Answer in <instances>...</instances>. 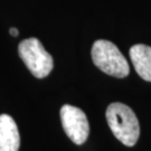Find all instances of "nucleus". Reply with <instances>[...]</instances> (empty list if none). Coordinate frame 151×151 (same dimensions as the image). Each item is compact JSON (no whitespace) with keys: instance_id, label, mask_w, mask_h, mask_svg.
I'll return each instance as SVG.
<instances>
[{"instance_id":"39448f33","label":"nucleus","mask_w":151,"mask_h":151,"mask_svg":"<svg viewBox=\"0 0 151 151\" xmlns=\"http://www.w3.org/2000/svg\"><path fill=\"white\" fill-rule=\"evenodd\" d=\"M20 135L15 120L8 114L0 115V151H19Z\"/></svg>"},{"instance_id":"0eeeda50","label":"nucleus","mask_w":151,"mask_h":151,"mask_svg":"<svg viewBox=\"0 0 151 151\" xmlns=\"http://www.w3.org/2000/svg\"><path fill=\"white\" fill-rule=\"evenodd\" d=\"M9 32H10L11 36H14V37H16V36H18V29L17 28H10L9 29Z\"/></svg>"},{"instance_id":"423d86ee","label":"nucleus","mask_w":151,"mask_h":151,"mask_svg":"<svg viewBox=\"0 0 151 151\" xmlns=\"http://www.w3.org/2000/svg\"><path fill=\"white\" fill-rule=\"evenodd\" d=\"M130 58L141 78L151 82V47L142 44L132 46L130 48Z\"/></svg>"},{"instance_id":"f03ea898","label":"nucleus","mask_w":151,"mask_h":151,"mask_svg":"<svg viewBox=\"0 0 151 151\" xmlns=\"http://www.w3.org/2000/svg\"><path fill=\"white\" fill-rule=\"evenodd\" d=\"M92 60L94 65L109 75L123 78L128 76L130 67L122 53L113 43L100 39L93 44Z\"/></svg>"},{"instance_id":"20e7f679","label":"nucleus","mask_w":151,"mask_h":151,"mask_svg":"<svg viewBox=\"0 0 151 151\" xmlns=\"http://www.w3.org/2000/svg\"><path fill=\"white\" fill-rule=\"evenodd\" d=\"M60 121L66 135L76 145H83L90 132L88 121L81 109L65 104L60 109Z\"/></svg>"},{"instance_id":"f257e3e1","label":"nucleus","mask_w":151,"mask_h":151,"mask_svg":"<svg viewBox=\"0 0 151 151\" xmlns=\"http://www.w3.org/2000/svg\"><path fill=\"white\" fill-rule=\"evenodd\" d=\"M106 120L115 138L123 145L132 147L140 134L139 121L134 112L122 103H112L106 109Z\"/></svg>"},{"instance_id":"7ed1b4c3","label":"nucleus","mask_w":151,"mask_h":151,"mask_svg":"<svg viewBox=\"0 0 151 151\" xmlns=\"http://www.w3.org/2000/svg\"><path fill=\"white\" fill-rule=\"evenodd\" d=\"M18 54L27 68L36 78H44L53 70V57L44 48L37 38H27L20 42Z\"/></svg>"}]
</instances>
